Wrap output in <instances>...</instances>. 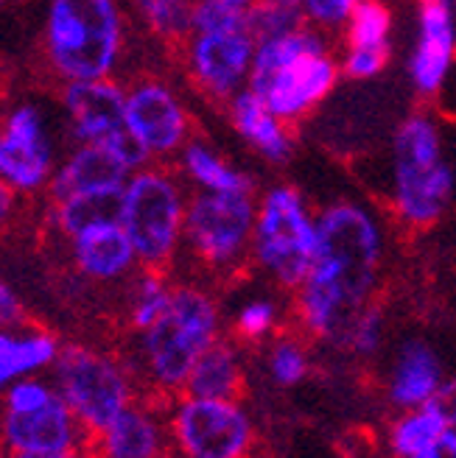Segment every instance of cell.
<instances>
[{"label":"cell","mask_w":456,"mask_h":458,"mask_svg":"<svg viewBox=\"0 0 456 458\" xmlns=\"http://www.w3.org/2000/svg\"><path fill=\"white\" fill-rule=\"evenodd\" d=\"M188 199L166 168H138L126 182L124 229L138 251L141 268L168 271L185 238Z\"/></svg>","instance_id":"obj_9"},{"label":"cell","mask_w":456,"mask_h":458,"mask_svg":"<svg viewBox=\"0 0 456 458\" xmlns=\"http://www.w3.org/2000/svg\"><path fill=\"white\" fill-rule=\"evenodd\" d=\"M174 293V283H168L166 271L154 268H138V274L129 280L126 305H124V322L138 335L149 330L159 316L166 313Z\"/></svg>","instance_id":"obj_28"},{"label":"cell","mask_w":456,"mask_h":458,"mask_svg":"<svg viewBox=\"0 0 456 458\" xmlns=\"http://www.w3.org/2000/svg\"><path fill=\"white\" fill-rule=\"evenodd\" d=\"M0 447L12 453H87L90 433L56 392L26 411L0 408Z\"/></svg>","instance_id":"obj_13"},{"label":"cell","mask_w":456,"mask_h":458,"mask_svg":"<svg viewBox=\"0 0 456 458\" xmlns=\"http://www.w3.org/2000/svg\"><path fill=\"white\" fill-rule=\"evenodd\" d=\"M121 54L116 0H54L45 29V56L54 73L73 81L107 79Z\"/></svg>","instance_id":"obj_7"},{"label":"cell","mask_w":456,"mask_h":458,"mask_svg":"<svg viewBox=\"0 0 456 458\" xmlns=\"http://www.w3.org/2000/svg\"><path fill=\"white\" fill-rule=\"evenodd\" d=\"M437 408L445 414V420H448V425L456 430V375L453 377H448L445 380V386H443V392L437 394Z\"/></svg>","instance_id":"obj_37"},{"label":"cell","mask_w":456,"mask_h":458,"mask_svg":"<svg viewBox=\"0 0 456 458\" xmlns=\"http://www.w3.org/2000/svg\"><path fill=\"white\" fill-rule=\"evenodd\" d=\"M124 199L126 188H107V191H87L54 201L51 221L62 238H76L93 226L121 224L124 218Z\"/></svg>","instance_id":"obj_25"},{"label":"cell","mask_w":456,"mask_h":458,"mask_svg":"<svg viewBox=\"0 0 456 458\" xmlns=\"http://www.w3.org/2000/svg\"><path fill=\"white\" fill-rule=\"evenodd\" d=\"M132 168L124 159L104 146L82 143V148L67 159L65 168L51 179V204L67 196L87 193V191H107V188H126L132 179Z\"/></svg>","instance_id":"obj_22"},{"label":"cell","mask_w":456,"mask_h":458,"mask_svg":"<svg viewBox=\"0 0 456 458\" xmlns=\"http://www.w3.org/2000/svg\"><path fill=\"white\" fill-rule=\"evenodd\" d=\"M0 176L17 193H34L51 182V148L31 106L14 109L0 129Z\"/></svg>","instance_id":"obj_17"},{"label":"cell","mask_w":456,"mask_h":458,"mask_svg":"<svg viewBox=\"0 0 456 458\" xmlns=\"http://www.w3.org/2000/svg\"><path fill=\"white\" fill-rule=\"evenodd\" d=\"M316 216L297 188L275 185L258 199L253 263L278 288L294 293L308 277L316 258Z\"/></svg>","instance_id":"obj_8"},{"label":"cell","mask_w":456,"mask_h":458,"mask_svg":"<svg viewBox=\"0 0 456 458\" xmlns=\"http://www.w3.org/2000/svg\"><path fill=\"white\" fill-rule=\"evenodd\" d=\"M62 344L56 333L37 325L0 327V394L22 377L51 375Z\"/></svg>","instance_id":"obj_21"},{"label":"cell","mask_w":456,"mask_h":458,"mask_svg":"<svg viewBox=\"0 0 456 458\" xmlns=\"http://www.w3.org/2000/svg\"><path fill=\"white\" fill-rule=\"evenodd\" d=\"M244 388V358L236 338L221 335L204 352L188 377L185 394L213 397V400H238Z\"/></svg>","instance_id":"obj_24"},{"label":"cell","mask_w":456,"mask_h":458,"mask_svg":"<svg viewBox=\"0 0 456 458\" xmlns=\"http://www.w3.org/2000/svg\"><path fill=\"white\" fill-rule=\"evenodd\" d=\"M227 112H230V123L241 134V140H246V146L255 148L263 159L280 165L291 157L294 151L291 129L266 106L263 98H258L255 93H249L244 87L241 93L227 104Z\"/></svg>","instance_id":"obj_23"},{"label":"cell","mask_w":456,"mask_h":458,"mask_svg":"<svg viewBox=\"0 0 456 458\" xmlns=\"http://www.w3.org/2000/svg\"><path fill=\"white\" fill-rule=\"evenodd\" d=\"M126 118L151 157H171L188 146L191 118L166 81H134L126 93Z\"/></svg>","instance_id":"obj_14"},{"label":"cell","mask_w":456,"mask_h":458,"mask_svg":"<svg viewBox=\"0 0 456 458\" xmlns=\"http://www.w3.org/2000/svg\"><path fill=\"white\" fill-rule=\"evenodd\" d=\"M283 4H291V6H300L303 9V0H283Z\"/></svg>","instance_id":"obj_41"},{"label":"cell","mask_w":456,"mask_h":458,"mask_svg":"<svg viewBox=\"0 0 456 458\" xmlns=\"http://www.w3.org/2000/svg\"><path fill=\"white\" fill-rule=\"evenodd\" d=\"M361 0H303V14L308 26L319 31L345 29Z\"/></svg>","instance_id":"obj_34"},{"label":"cell","mask_w":456,"mask_h":458,"mask_svg":"<svg viewBox=\"0 0 456 458\" xmlns=\"http://www.w3.org/2000/svg\"><path fill=\"white\" fill-rule=\"evenodd\" d=\"M0 458H6V453H4V447H0Z\"/></svg>","instance_id":"obj_42"},{"label":"cell","mask_w":456,"mask_h":458,"mask_svg":"<svg viewBox=\"0 0 456 458\" xmlns=\"http://www.w3.org/2000/svg\"><path fill=\"white\" fill-rule=\"evenodd\" d=\"M316 258L294 291V313L314 341L341 347L350 325L375 302L383 266V233L356 201H333L316 216Z\"/></svg>","instance_id":"obj_1"},{"label":"cell","mask_w":456,"mask_h":458,"mask_svg":"<svg viewBox=\"0 0 456 458\" xmlns=\"http://www.w3.org/2000/svg\"><path fill=\"white\" fill-rule=\"evenodd\" d=\"M415 458H456V430L451 428L434 447H428L426 453H420Z\"/></svg>","instance_id":"obj_38"},{"label":"cell","mask_w":456,"mask_h":458,"mask_svg":"<svg viewBox=\"0 0 456 458\" xmlns=\"http://www.w3.org/2000/svg\"><path fill=\"white\" fill-rule=\"evenodd\" d=\"M246 14H249V29H253L258 45L297 31L308 22L300 6L283 4V0H258L253 9H246Z\"/></svg>","instance_id":"obj_32"},{"label":"cell","mask_w":456,"mask_h":458,"mask_svg":"<svg viewBox=\"0 0 456 458\" xmlns=\"http://www.w3.org/2000/svg\"><path fill=\"white\" fill-rule=\"evenodd\" d=\"M263 369H266L269 380L280 388H294V386L305 383L314 369L308 344L300 335L278 333L271 341H266Z\"/></svg>","instance_id":"obj_29"},{"label":"cell","mask_w":456,"mask_h":458,"mask_svg":"<svg viewBox=\"0 0 456 458\" xmlns=\"http://www.w3.org/2000/svg\"><path fill=\"white\" fill-rule=\"evenodd\" d=\"M456 59V0H420L409 79L417 96L434 98Z\"/></svg>","instance_id":"obj_15"},{"label":"cell","mask_w":456,"mask_h":458,"mask_svg":"<svg viewBox=\"0 0 456 458\" xmlns=\"http://www.w3.org/2000/svg\"><path fill=\"white\" fill-rule=\"evenodd\" d=\"M219 300L202 285H174L171 302L157 322L134 335V352L126 358L146 397L168 403L185 394L196 360L224 335Z\"/></svg>","instance_id":"obj_2"},{"label":"cell","mask_w":456,"mask_h":458,"mask_svg":"<svg viewBox=\"0 0 456 458\" xmlns=\"http://www.w3.org/2000/svg\"><path fill=\"white\" fill-rule=\"evenodd\" d=\"M51 380L90 439L99 437L134 400H141V383L132 363L118 352L84 341L62 344Z\"/></svg>","instance_id":"obj_6"},{"label":"cell","mask_w":456,"mask_h":458,"mask_svg":"<svg viewBox=\"0 0 456 458\" xmlns=\"http://www.w3.org/2000/svg\"><path fill=\"white\" fill-rule=\"evenodd\" d=\"M453 199V171L437 123L423 112L400 121L392 137V213L423 233L443 221Z\"/></svg>","instance_id":"obj_4"},{"label":"cell","mask_w":456,"mask_h":458,"mask_svg":"<svg viewBox=\"0 0 456 458\" xmlns=\"http://www.w3.org/2000/svg\"><path fill=\"white\" fill-rule=\"evenodd\" d=\"M17 218V191L0 176V233Z\"/></svg>","instance_id":"obj_36"},{"label":"cell","mask_w":456,"mask_h":458,"mask_svg":"<svg viewBox=\"0 0 456 458\" xmlns=\"http://www.w3.org/2000/svg\"><path fill=\"white\" fill-rule=\"evenodd\" d=\"M6 458H90L87 453H12Z\"/></svg>","instance_id":"obj_39"},{"label":"cell","mask_w":456,"mask_h":458,"mask_svg":"<svg viewBox=\"0 0 456 458\" xmlns=\"http://www.w3.org/2000/svg\"><path fill=\"white\" fill-rule=\"evenodd\" d=\"M448 430L451 425L437 403L398 411L390 428H386V447L395 458H415L428 447H434Z\"/></svg>","instance_id":"obj_26"},{"label":"cell","mask_w":456,"mask_h":458,"mask_svg":"<svg viewBox=\"0 0 456 458\" xmlns=\"http://www.w3.org/2000/svg\"><path fill=\"white\" fill-rule=\"evenodd\" d=\"M62 101L67 106V114H71L82 143H93L116 151L132 171L146 168L151 154L129 126L126 93L116 81L109 79L73 81L65 87Z\"/></svg>","instance_id":"obj_12"},{"label":"cell","mask_w":456,"mask_h":458,"mask_svg":"<svg viewBox=\"0 0 456 458\" xmlns=\"http://www.w3.org/2000/svg\"><path fill=\"white\" fill-rule=\"evenodd\" d=\"M280 325H283V310L271 296H253V300L241 302L230 322L238 344L271 341L280 333Z\"/></svg>","instance_id":"obj_31"},{"label":"cell","mask_w":456,"mask_h":458,"mask_svg":"<svg viewBox=\"0 0 456 458\" xmlns=\"http://www.w3.org/2000/svg\"><path fill=\"white\" fill-rule=\"evenodd\" d=\"M216 4H227V6H236V9H253L258 0H216Z\"/></svg>","instance_id":"obj_40"},{"label":"cell","mask_w":456,"mask_h":458,"mask_svg":"<svg viewBox=\"0 0 456 458\" xmlns=\"http://www.w3.org/2000/svg\"><path fill=\"white\" fill-rule=\"evenodd\" d=\"M166 414L176 458H253L258 430L241 400L179 394Z\"/></svg>","instance_id":"obj_11"},{"label":"cell","mask_w":456,"mask_h":458,"mask_svg":"<svg viewBox=\"0 0 456 458\" xmlns=\"http://www.w3.org/2000/svg\"><path fill=\"white\" fill-rule=\"evenodd\" d=\"M76 274L96 285H116L134 277L141 268L124 224H104L67 241Z\"/></svg>","instance_id":"obj_19"},{"label":"cell","mask_w":456,"mask_h":458,"mask_svg":"<svg viewBox=\"0 0 456 458\" xmlns=\"http://www.w3.org/2000/svg\"><path fill=\"white\" fill-rule=\"evenodd\" d=\"M171 430L166 403L141 397L90 439V458H168Z\"/></svg>","instance_id":"obj_16"},{"label":"cell","mask_w":456,"mask_h":458,"mask_svg":"<svg viewBox=\"0 0 456 458\" xmlns=\"http://www.w3.org/2000/svg\"><path fill=\"white\" fill-rule=\"evenodd\" d=\"M258 201L255 193L196 191L185 213V249L211 274H230L253 258Z\"/></svg>","instance_id":"obj_10"},{"label":"cell","mask_w":456,"mask_h":458,"mask_svg":"<svg viewBox=\"0 0 456 458\" xmlns=\"http://www.w3.org/2000/svg\"><path fill=\"white\" fill-rule=\"evenodd\" d=\"M132 4L159 42L171 48H185L191 37L194 0H132Z\"/></svg>","instance_id":"obj_30"},{"label":"cell","mask_w":456,"mask_h":458,"mask_svg":"<svg viewBox=\"0 0 456 458\" xmlns=\"http://www.w3.org/2000/svg\"><path fill=\"white\" fill-rule=\"evenodd\" d=\"M448 375L434 344L426 338H406L390 358L383 377V394L395 411H409L434 403Z\"/></svg>","instance_id":"obj_18"},{"label":"cell","mask_w":456,"mask_h":458,"mask_svg":"<svg viewBox=\"0 0 456 458\" xmlns=\"http://www.w3.org/2000/svg\"><path fill=\"white\" fill-rule=\"evenodd\" d=\"M182 171L196 185V191H213V193H255L253 176L241 168L224 163V157L213 151L202 140H188V146L179 151Z\"/></svg>","instance_id":"obj_27"},{"label":"cell","mask_w":456,"mask_h":458,"mask_svg":"<svg viewBox=\"0 0 456 458\" xmlns=\"http://www.w3.org/2000/svg\"><path fill=\"white\" fill-rule=\"evenodd\" d=\"M26 325H31L26 305H22V300L6 280H0V327H26Z\"/></svg>","instance_id":"obj_35"},{"label":"cell","mask_w":456,"mask_h":458,"mask_svg":"<svg viewBox=\"0 0 456 458\" xmlns=\"http://www.w3.org/2000/svg\"><path fill=\"white\" fill-rule=\"evenodd\" d=\"M258 42L246 9L216 0H194L191 37L185 42L188 76L216 104H230L246 87Z\"/></svg>","instance_id":"obj_5"},{"label":"cell","mask_w":456,"mask_h":458,"mask_svg":"<svg viewBox=\"0 0 456 458\" xmlns=\"http://www.w3.org/2000/svg\"><path fill=\"white\" fill-rule=\"evenodd\" d=\"M383 338H386V318H383V310L373 302L350 325L339 350H345L348 355L358 360H373L383 350Z\"/></svg>","instance_id":"obj_33"},{"label":"cell","mask_w":456,"mask_h":458,"mask_svg":"<svg viewBox=\"0 0 456 458\" xmlns=\"http://www.w3.org/2000/svg\"><path fill=\"white\" fill-rule=\"evenodd\" d=\"M168 458H176V455H174V453H171V455H168Z\"/></svg>","instance_id":"obj_43"},{"label":"cell","mask_w":456,"mask_h":458,"mask_svg":"<svg viewBox=\"0 0 456 458\" xmlns=\"http://www.w3.org/2000/svg\"><path fill=\"white\" fill-rule=\"evenodd\" d=\"M341 76V62L314 26L269 39L255 48L246 89L266 101L283 123H300L323 104Z\"/></svg>","instance_id":"obj_3"},{"label":"cell","mask_w":456,"mask_h":458,"mask_svg":"<svg viewBox=\"0 0 456 458\" xmlns=\"http://www.w3.org/2000/svg\"><path fill=\"white\" fill-rule=\"evenodd\" d=\"M348 54L341 56V73L367 81L383 73L392 59V12L381 0H361L348 20Z\"/></svg>","instance_id":"obj_20"}]
</instances>
